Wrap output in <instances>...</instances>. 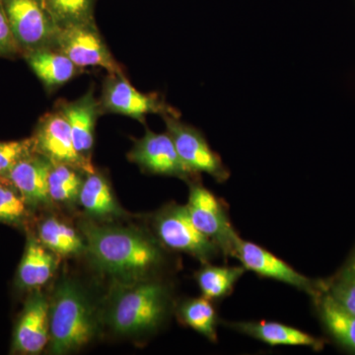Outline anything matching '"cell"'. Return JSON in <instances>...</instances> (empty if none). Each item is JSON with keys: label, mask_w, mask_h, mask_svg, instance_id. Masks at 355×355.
<instances>
[{"label": "cell", "mask_w": 355, "mask_h": 355, "mask_svg": "<svg viewBox=\"0 0 355 355\" xmlns=\"http://www.w3.org/2000/svg\"><path fill=\"white\" fill-rule=\"evenodd\" d=\"M60 28L94 20L95 0H44Z\"/></svg>", "instance_id": "obj_25"}, {"label": "cell", "mask_w": 355, "mask_h": 355, "mask_svg": "<svg viewBox=\"0 0 355 355\" xmlns=\"http://www.w3.org/2000/svg\"><path fill=\"white\" fill-rule=\"evenodd\" d=\"M246 272L242 265L214 266L207 263H203L202 268L196 273V280L202 296L214 302L230 295Z\"/></svg>", "instance_id": "obj_22"}, {"label": "cell", "mask_w": 355, "mask_h": 355, "mask_svg": "<svg viewBox=\"0 0 355 355\" xmlns=\"http://www.w3.org/2000/svg\"><path fill=\"white\" fill-rule=\"evenodd\" d=\"M102 111L123 114L144 123L146 114L180 116V112L170 106L156 93H141L133 87L123 73H109L103 86Z\"/></svg>", "instance_id": "obj_8"}, {"label": "cell", "mask_w": 355, "mask_h": 355, "mask_svg": "<svg viewBox=\"0 0 355 355\" xmlns=\"http://www.w3.org/2000/svg\"><path fill=\"white\" fill-rule=\"evenodd\" d=\"M166 130L186 167L193 174L209 175L217 183H224L230 178V171L220 156L212 150L209 142L198 128L180 120V116H165Z\"/></svg>", "instance_id": "obj_7"}, {"label": "cell", "mask_w": 355, "mask_h": 355, "mask_svg": "<svg viewBox=\"0 0 355 355\" xmlns=\"http://www.w3.org/2000/svg\"><path fill=\"white\" fill-rule=\"evenodd\" d=\"M53 163L38 153L23 158L9 172L7 179L19 191L27 205L34 207L51 202L49 195V175Z\"/></svg>", "instance_id": "obj_14"}, {"label": "cell", "mask_w": 355, "mask_h": 355, "mask_svg": "<svg viewBox=\"0 0 355 355\" xmlns=\"http://www.w3.org/2000/svg\"><path fill=\"white\" fill-rule=\"evenodd\" d=\"M99 316L83 287L71 279L58 282L50 300V352L62 355L88 345L99 331Z\"/></svg>", "instance_id": "obj_3"}, {"label": "cell", "mask_w": 355, "mask_h": 355, "mask_svg": "<svg viewBox=\"0 0 355 355\" xmlns=\"http://www.w3.org/2000/svg\"><path fill=\"white\" fill-rule=\"evenodd\" d=\"M224 324L231 330L251 336L272 347H304L315 352H321L324 347V342L322 338L277 322H224Z\"/></svg>", "instance_id": "obj_16"}, {"label": "cell", "mask_w": 355, "mask_h": 355, "mask_svg": "<svg viewBox=\"0 0 355 355\" xmlns=\"http://www.w3.org/2000/svg\"><path fill=\"white\" fill-rule=\"evenodd\" d=\"M177 316L184 326L193 329L211 343L217 342L218 316L212 301L202 297L182 301L176 308Z\"/></svg>", "instance_id": "obj_23"}, {"label": "cell", "mask_w": 355, "mask_h": 355, "mask_svg": "<svg viewBox=\"0 0 355 355\" xmlns=\"http://www.w3.org/2000/svg\"><path fill=\"white\" fill-rule=\"evenodd\" d=\"M233 258L237 259L247 270L294 287L308 294L312 300L324 292V280L306 277L265 248L241 237L236 244Z\"/></svg>", "instance_id": "obj_9"}, {"label": "cell", "mask_w": 355, "mask_h": 355, "mask_svg": "<svg viewBox=\"0 0 355 355\" xmlns=\"http://www.w3.org/2000/svg\"><path fill=\"white\" fill-rule=\"evenodd\" d=\"M80 172L70 166L53 163L49 175V195L51 202L67 205L78 202L84 181Z\"/></svg>", "instance_id": "obj_24"}, {"label": "cell", "mask_w": 355, "mask_h": 355, "mask_svg": "<svg viewBox=\"0 0 355 355\" xmlns=\"http://www.w3.org/2000/svg\"><path fill=\"white\" fill-rule=\"evenodd\" d=\"M313 303L327 335L345 352L355 354V315L340 308L324 291Z\"/></svg>", "instance_id": "obj_17"}, {"label": "cell", "mask_w": 355, "mask_h": 355, "mask_svg": "<svg viewBox=\"0 0 355 355\" xmlns=\"http://www.w3.org/2000/svg\"><path fill=\"white\" fill-rule=\"evenodd\" d=\"M20 51V46L14 38L12 30L9 24L3 2L0 0V55H17Z\"/></svg>", "instance_id": "obj_29"}, {"label": "cell", "mask_w": 355, "mask_h": 355, "mask_svg": "<svg viewBox=\"0 0 355 355\" xmlns=\"http://www.w3.org/2000/svg\"><path fill=\"white\" fill-rule=\"evenodd\" d=\"M57 49L80 69L99 67L109 73H123L103 41L95 22L62 27L58 35Z\"/></svg>", "instance_id": "obj_10"}, {"label": "cell", "mask_w": 355, "mask_h": 355, "mask_svg": "<svg viewBox=\"0 0 355 355\" xmlns=\"http://www.w3.org/2000/svg\"><path fill=\"white\" fill-rule=\"evenodd\" d=\"M33 137L36 153L53 164L70 166L84 174L96 171L91 159L84 157L77 151L69 123L58 110L42 116Z\"/></svg>", "instance_id": "obj_11"}, {"label": "cell", "mask_w": 355, "mask_h": 355, "mask_svg": "<svg viewBox=\"0 0 355 355\" xmlns=\"http://www.w3.org/2000/svg\"><path fill=\"white\" fill-rule=\"evenodd\" d=\"M24 198L7 178H0V222L20 223L27 214Z\"/></svg>", "instance_id": "obj_27"}, {"label": "cell", "mask_w": 355, "mask_h": 355, "mask_svg": "<svg viewBox=\"0 0 355 355\" xmlns=\"http://www.w3.org/2000/svg\"><path fill=\"white\" fill-rule=\"evenodd\" d=\"M128 158L150 174L178 178L189 184L198 181L200 177L184 164L167 132L156 133L146 130L144 137L135 140Z\"/></svg>", "instance_id": "obj_12"}, {"label": "cell", "mask_w": 355, "mask_h": 355, "mask_svg": "<svg viewBox=\"0 0 355 355\" xmlns=\"http://www.w3.org/2000/svg\"><path fill=\"white\" fill-rule=\"evenodd\" d=\"M78 202L86 214L97 220L109 221L125 214L114 198L108 180L97 171L86 174Z\"/></svg>", "instance_id": "obj_18"}, {"label": "cell", "mask_w": 355, "mask_h": 355, "mask_svg": "<svg viewBox=\"0 0 355 355\" xmlns=\"http://www.w3.org/2000/svg\"><path fill=\"white\" fill-rule=\"evenodd\" d=\"M18 46L24 53L57 48L60 26L44 0H2Z\"/></svg>", "instance_id": "obj_5"}, {"label": "cell", "mask_w": 355, "mask_h": 355, "mask_svg": "<svg viewBox=\"0 0 355 355\" xmlns=\"http://www.w3.org/2000/svg\"><path fill=\"white\" fill-rule=\"evenodd\" d=\"M153 228L159 242L173 251L188 254L207 263L221 254L216 243L193 224L186 205L171 202L153 216Z\"/></svg>", "instance_id": "obj_4"}, {"label": "cell", "mask_w": 355, "mask_h": 355, "mask_svg": "<svg viewBox=\"0 0 355 355\" xmlns=\"http://www.w3.org/2000/svg\"><path fill=\"white\" fill-rule=\"evenodd\" d=\"M324 291L343 310L355 315V275L338 270L324 279Z\"/></svg>", "instance_id": "obj_26"}, {"label": "cell", "mask_w": 355, "mask_h": 355, "mask_svg": "<svg viewBox=\"0 0 355 355\" xmlns=\"http://www.w3.org/2000/svg\"><path fill=\"white\" fill-rule=\"evenodd\" d=\"M25 58L34 73L49 89L64 85L81 72L80 67L57 48L28 51Z\"/></svg>", "instance_id": "obj_20"}, {"label": "cell", "mask_w": 355, "mask_h": 355, "mask_svg": "<svg viewBox=\"0 0 355 355\" xmlns=\"http://www.w3.org/2000/svg\"><path fill=\"white\" fill-rule=\"evenodd\" d=\"M89 259L114 284L159 277L166 265L165 247L141 229L83 220L79 223Z\"/></svg>", "instance_id": "obj_1"}, {"label": "cell", "mask_w": 355, "mask_h": 355, "mask_svg": "<svg viewBox=\"0 0 355 355\" xmlns=\"http://www.w3.org/2000/svg\"><path fill=\"white\" fill-rule=\"evenodd\" d=\"M173 304L171 286L159 277L114 284L104 320L116 335L141 338L153 335L165 324Z\"/></svg>", "instance_id": "obj_2"}, {"label": "cell", "mask_w": 355, "mask_h": 355, "mask_svg": "<svg viewBox=\"0 0 355 355\" xmlns=\"http://www.w3.org/2000/svg\"><path fill=\"white\" fill-rule=\"evenodd\" d=\"M191 220L198 230L209 238L225 258H233L240 236L233 227L227 207L220 198L198 181L190 183V193L186 205Z\"/></svg>", "instance_id": "obj_6"}, {"label": "cell", "mask_w": 355, "mask_h": 355, "mask_svg": "<svg viewBox=\"0 0 355 355\" xmlns=\"http://www.w3.org/2000/svg\"><path fill=\"white\" fill-rule=\"evenodd\" d=\"M34 153H36L34 137L0 141V178H7L14 166Z\"/></svg>", "instance_id": "obj_28"}, {"label": "cell", "mask_w": 355, "mask_h": 355, "mask_svg": "<svg viewBox=\"0 0 355 355\" xmlns=\"http://www.w3.org/2000/svg\"><path fill=\"white\" fill-rule=\"evenodd\" d=\"M340 270L355 275V248L352 250L349 258H347V260L345 261V263H343V266L340 268Z\"/></svg>", "instance_id": "obj_30"}, {"label": "cell", "mask_w": 355, "mask_h": 355, "mask_svg": "<svg viewBox=\"0 0 355 355\" xmlns=\"http://www.w3.org/2000/svg\"><path fill=\"white\" fill-rule=\"evenodd\" d=\"M55 107L69 123L77 151L84 157L91 159L95 141L96 121L102 113L101 103L96 99L92 89L76 101L60 100Z\"/></svg>", "instance_id": "obj_15"}, {"label": "cell", "mask_w": 355, "mask_h": 355, "mask_svg": "<svg viewBox=\"0 0 355 355\" xmlns=\"http://www.w3.org/2000/svg\"><path fill=\"white\" fill-rule=\"evenodd\" d=\"M58 254L30 236L18 268V282L23 288L37 291L50 282L57 270Z\"/></svg>", "instance_id": "obj_19"}, {"label": "cell", "mask_w": 355, "mask_h": 355, "mask_svg": "<svg viewBox=\"0 0 355 355\" xmlns=\"http://www.w3.org/2000/svg\"><path fill=\"white\" fill-rule=\"evenodd\" d=\"M50 343V300L35 291L26 301L13 333L12 350L39 354Z\"/></svg>", "instance_id": "obj_13"}, {"label": "cell", "mask_w": 355, "mask_h": 355, "mask_svg": "<svg viewBox=\"0 0 355 355\" xmlns=\"http://www.w3.org/2000/svg\"><path fill=\"white\" fill-rule=\"evenodd\" d=\"M38 240L58 256H77L86 250L83 236L55 216L48 217L40 223Z\"/></svg>", "instance_id": "obj_21"}]
</instances>
